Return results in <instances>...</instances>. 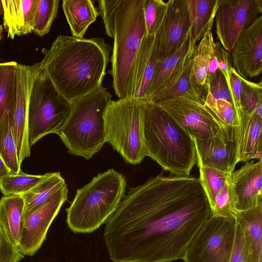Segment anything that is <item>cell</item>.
<instances>
[{
  "label": "cell",
  "mask_w": 262,
  "mask_h": 262,
  "mask_svg": "<svg viewBox=\"0 0 262 262\" xmlns=\"http://www.w3.org/2000/svg\"><path fill=\"white\" fill-rule=\"evenodd\" d=\"M199 178L161 173L130 188L105 223L113 262H173L211 215Z\"/></svg>",
  "instance_id": "cell-1"
},
{
  "label": "cell",
  "mask_w": 262,
  "mask_h": 262,
  "mask_svg": "<svg viewBox=\"0 0 262 262\" xmlns=\"http://www.w3.org/2000/svg\"><path fill=\"white\" fill-rule=\"evenodd\" d=\"M111 51L101 37L59 35L41 51V72L71 103L102 85Z\"/></svg>",
  "instance_id": "cell-2"
},
{
  "label": "cell",
  "mask_w": 262,
  "mask_h": 262,
  "mask_svg": "<svg viewBox=\"0 0 262 262\" xmlns=\"http://www.w3.org/2000/svg\"><path fill=\"white\" fill-rule=\"evenodd\" d=\"M106 35L114 39L110 72L119 99L128 97L134 60L146 34L144 0H99Z\"/></svg>",
  "instance_id": "cell-3"
},
{
  "label": "cell",
  "mask_w": 262,
  "mask_h": 262,
  "mask_svg": "<svg viewBox=\"0 0 262 262\" xmlns=\"http://www.w3.org/2000/svg\"><path fill=\"white\" fill-rule=\"evenodd\" d=\"M146 156L172 175L188 176L197 163L193 139L154 102L143 101Z\"/></svg>",
  "instance_id": "cell-4"
},
{
  "label": "cell",
  "mask_w": 262,
  "mask_h": 262,
  "mask_svg": "<svg viewBox=\"0 0 262 262\" xmlns=\"http://www.w3.org/2000/svg\"><path fill=\"white\" fill-rule=\"evenodd\" d=\"M126 181L112 168L77 190L66 209V222L74 233H90L105 223L125 195Z\"/></svg>",
  "instance_id": "cell-5"
},
{
  "label": "cell",
  "mask_w": 262,
  "mask_h": 262,
  "mask_svg": "<svg viewBox=\"0 0 262 262\" xmlns=\"http://www.w3.org/2000/svg\"><path fill=\"white\" fill-rule=\"evenodd\" d=\"M112 95L101 85L71 103L70 115L59 136L71 154L89 160L105 142L104 114Z\"/></svg>",
  "instance_id": "cell-6"
},
{
  "label": "cell",
  "mask_w": 262,
  "mask_h": 262,
  "mask_svg": "<svg viewBox=\"0 0 262 262\" xmlns=\"http://www.w3.org/2000/svg\"><path fill=\"white\" fill-rule=\"evenodd\" d=\"M105 142L128 163L146 157L143 133V101L127 97L111 100L104 114Z\"/></svg>",
  "instance_id": "cell-7"
},
{
  "label": "cell",
  "mask_w": 262,
  "mask_h": 262,
  "mask_svg": "<svg viewBox=\"0 0 262 262\" xmlns=\"http://www.w3.org/2000/svg\"><path fill=\"white\" fill-rule=\"evenodd\" d=\"M71 103L41 72L34 80L29 98L28 128L30 146L47 135H58L71 112Z\"/></svg>",
  "instance_id": "cell-8"
},
{
  "label": "cell",
  "mask_w": 262,
  "mask_h": 262,
  "mask_svg": "<svg viewBox=\"0 0 262 262\" xmlns=\"http://www.w3.org/2000/svg\"><path fill=\"white\" fill-rule=\"evenodd\" d=\"M235 219L211 215L190 242L184 262H229L234 243Z\"/></svg>",
  "instance_id": "cell-9"
},
{
  "label": "cell",
  "mask_w": 262,
  "mask_h": 262,
  "mask_svg": "<svg viewBox=\"0 0 262 262\" xmlns=\"http://www.w3.org/2000/svg\"><path fill=\"white\" fill-rule=\"evenodd\" d=\"M156 103L193 139H206L226 128L205 102L183 96Z\"/></svg>",
  "instance_id": "cell-10"
},
{
  "label": "cell",
  "mask_w": 262,
  "mask_h": 262,
  "mask_svg": "<svg viewBox=\"0 0 262 262\" xmlns=\"http://www.w3.org/2000/svg\"><path fill=\"white\" fill-rule=\"evenodd\" d=\"M261 13L262 0H220L214 20L222 47L230 53L242 32Z\"/></svg>",
  "instance_id": "cell-11"
},
{
  "label": "cell",
  "mask_w": 262,
  "mask_h": 262,
  "mask_svg": "<svg viewBox=\"0 0 262 262\" xmlns=\"http://www.w3.org/2000/svg\"><path fill=\"white\" fill-rule=\"evenodd\" d=\"M67 184L44 204L23 219L18 248L24 256H32L40 248L53 220L68 199Z\"/></svg>",
  "instance_id": "cell-12"
},
{
  "label": "cell",
  "mask_w": 262,
  "mask_h": 262,
  "mask_svg": "<svg viewBox=\"0 0 262 262\" xmlns=\"http://www.w3.org/2000/svg\"><path fill=\"white\" fill-rule=\"evenodd\" d=\"M40 72V62L30 66L17 64L16 96L12 123L20 164L31 154L28 128L29 102L33 82Z\"/></svg>",
  "instance_id": "cell-13"
},
{
  "label": "cell",
  "mask_w": 262,
  "mask_h": 262,
  "mask_svg": "<svg viewBox=\"0 0 262 262\" xmlns=\"http://www.w3.org/2000/svg\"><path fill=\"white\" fill-rule=\"evenodd\" d=\"M190 34L186 0H169L162 23L155 35L157 61L173 54Z\"/></svg>",
  "instance_id": "cell-14"
},
{
  "label": "cell",
  "mask_w": 262,
  "mask_h": 262,
  "mask_svg": "<svg viewBox=\"0 0 262 262\" xmlns=\"http://www.w3.org/2000/svg\"><path fill=\"white\" fill-rule=\"evenodd\" d=\"M235 127L222 129L206 139H193L197 164L232 173L238 163Z\"/></svg>",
  "instance_id": "cell-15"
},
{
  "label": "cell",
  "mask_w": 262,
  "mask_h": 262,
  "mask_svg": "<svg viewBox=\"0 0 262 262\" xmlns=\"http://www.w3.org/2000/svg\"><path fill=\"white\" fill-rule=\"evenodd\" d=\"M233 68L242 77L253 78L262 71V15L242 32L230 52Z\"/></svg>",
  "instance_id": "cell-16"
},
{
  "label": "cell",
  "mask_w": 262,
  "mask_h": 262,
  "mask_svg": "<svg viewBox=\"0 0 262 262\" xmlns=\"http://www.w3.org/2000/svg\"><path fill=\"white\" fill-rule=\"evenodd\" d=\"M237 211L262 205V160L248 161L231 174Z\"/></svg>",
  "instance_id": "cell-17"
},
{
  "label": "cell",
  "mask_w": 262,
  "mask_h": 262,
  "mask_svg": "<svg viewBox=\"0 0 262 262\" xmlns=\"http://www.w3.org/2000/svg\"><path fill=\"white\" fill-rule=\"evenodd\" d=\"M156 61L155 35L145 34L134 60L128 97L144 101L155 72Z\"/></svg>",
  "instance_id": "cell-18"
},
{
  "label": "cell",
  "mask_w": 262,
  "mask_h": 262,
  "mask_svg": "<svg viewBox=\"0 0 262 262\" xmlns=\"http://www.w3.org/2000/svg\"><path fill=\"white\" fill-rule=\"evenodd\" d=\"M262 118L241 113L235 127L238 162L262 160Z\"/></svg>",
  "instance_id": "cell-19"
},
{
  "label": "cell",
  "mask_w": 262,
  "mask_h": 262,
  "mask_svg": "<svg viewBox=\"0 0 262 262\" xmlns=\"http://www.w3.org/2000/svg\"><path fill=\"white\" fill-rule=\"evenodd\" d=\"M196 43L190 34L173 54L156 61L155 72L144 101L151 102L162 88L191 58Z\"/></svg>",
  "instance_id": "cell-20"
},
{
  "label": "cell",
  "mask_w": 262,
  "mask_h": 262,
  "mask_svg": "<svg viewBox=\"0 0 262 262\" xmlns=\"http://www.w3.org/2000/svg\"><path fill=\"white\" fill-rule=\"evenodd\" d=\"M4 26L7 37L13 39L31 33L37 0H2Z\"/></svg>",
  "instance_id": "cell-21"
},
{
  "label": "cell",
  "mask_w": 262,
  "mask_h": 262,
  "mask_svg": "<svg viewBox=\"0 0 262 262\" xmlns=\"http://www.w3.org/2000/svg\"><path fill=\"white\" fill-rule=\"evenodd\" d=\"M191 68L190 58L157 93L151 102H157L180 96L205 102L207 91L205 88L195 87L192 85Z\"/></svg>",
  "instance_id": "cell-22"
},
{
  "label": "cell",
  "mask_w": 262,
  "mask_h": 262,
  "mask_svg": "<svg viewBox=\"0 0 262 262\" xmlns=\"http://www.w3.org/2000/svg\"><path fill=\"white\" fill-rule=\"evenodd\" d=\"M62 8L72 36L84 38L89 27L99 15L91 0H63Z\"/></svg>",
  "instance_id": "cell-23"
},
{
  "label": "cell",
  "mask_w": 262,
  "mask_h": 262,
  "mask_svg": "<svg viewBox=\"0 0 262 262\" xmlns=\"http://www.w3.org/2000/svg\"><path fill=\"white\" fill-rule=\"evenodd\" d=\"M190 23V34L196 43L211 31L220 0H186Z\"/></svg>",
  "instance_id": "cell-24"
},
{
  "label": "cell",
  "mask_w": 262,
  "mask_h": 262,
  "mask_svg": "<svg viewBox=\"0 0 262 262\" xmlns=\"http://www.w3.org/2000/svg\"><path fill=\"white\" fill-rule=\"evenodd\" d=\"M235 222L241 227L255 262H262V205L237 211Z\"/></svg>",
  "instance_id": "cell-25"
},
{
  "label": "cell",
  "mask_w": 262,
  "mask_h": 262,
  "mask_svg": "<svg viewBox=\"0 0 262 262\" xmlns=\"http://www.w3.org/2000/svg\"><path fill=\"white\" fill-rule=\"evenodd\" d=\"M24 211L21 195L2 197L0 200V223L11 242L18 247Z\"/></svg>",
  "instance_id": "cell-26"
},
{
  "label": "cell",
  "mask_w": 262,
  "mask_h": 262,
  "mask_svg": "<svg viewBox=\"0 0 262 262\" xmlns=\"http://www.w3.org/2000/svg\"><path fill=\"white\" fill-rule=\"evenodd\" d=\"M66 185L59 172H51L47 178L21 196L24 201V217L44 204L54 194Z\"/></svg>",
  "instance_id": "cell-27"
},
{
  "label": "cell",
  "mask_w": 262,
  "mask_h": 262,
  "mask_svg": "<svg viewBox=\"0 0 262 262\" xmlns=\"http://www.w3.org/2000/svg\"><path fill=\"white\" fill-rule=\"evenodd\" d=\"M215 42L211 31H207L195 46L191 58V83L193 86L205 88L207 71Z\"/></svg>",
  "instance_id": "cell-28"
},
{
  "label": "cell",
  "mask_w": 262,
  "mask_h": 262,
  "mask_svg": "<svg viewBox=\"0 0 262 262\" xmlns=\"http://www.w3.org/2000/svg\"><path fill=\"white\" fill-rule=\"evenodd\" d=\"M17 63L14 61L0 62V123L7 114L13 113Z\"/></svg>",
  "instance_id": "cell-29"
},
{
  "label": "cell",
  "mask_w": 262,
  "mask_h": 262,
  "mask_svg": "<svg viewBox=\"0 0 262 262\" xmlns=\"http://www.w3.org/2000/svg\"><path fill=\"white\" fill-rule=\"evenodd\" d=\"M12 113L7 114L0 123V157L10 174H18L21 170L17 152L12 118Z\"/></svg>",
  "instance_id": "cell-30"
},
{
  "label": "cell",
  "mask_w": 262,
  "mask_h": 262,
  "mask_svg": "<svg viewBox=\"0 0 262 262\" xmlns=\"http://www.w3.org/2000/svg\"><path fill=\"white\" fill-rule=\"evenodd\" d=\"M50 173L34 175L21 171L18 174H8L1 179L0 190L4 196L21 195L49 177Z\"/></svg>",
  "instance_id": "cell-31"
},
{
  "label": "cell",
  "mask_w": 262,
  "mask_h": 262,
  "mask_svg": "<svg viewBox=\"0 0 262 262\" xmlns=\"http://www.w3.org/2000/svg\"><path fill=\"white\" fill-rule=\"evenodd\" d=\"M239 78L241 83V113L247 115L255 114L262 118L261 81L255 83L241 76Z\"/></svg>",
  "instance_id": "cell-32"
},
{
  "label": "cell",
  "mask_w": 262,
  "mask_h": 262,
  "mask_svg": "<svg viewBox=\"0 0 262 262\" xmlns=\"http://www.w3.org/2000/svg\"><path fill=\"white\" fill-rule=\"evenodd\" d=\"M59 0H37L32 31L42 36L48 34L56 17Z\"/></svg>",
  "instance_id": "cell-33"
},
{
  "label": "cell",
  "mask_w": 262,
  "mask_h": 262,
  "mask_svg": "<svg viewBox=\"0 0 262 262\" xmlns=\"http://www.w3.org/2000/svg\"><path fill=\"white\" fill-rule=\"evenodd\" d=\"M236 198L230 177L216 194L210 207L211 215L235 219Z\"/></svg>",
  "instance_id": "cell-34"
},
{
  "label": "cell",
  "mask_w": 262,
  "mask_h": 262,
  "mask_svg": "<svg viewBox=\"0 0 262 262\" xmlns=\"http://www.w3.org/2000/svg\"><path fill=\"white\" fill-rule=\"evenodd\" d=\"M199 168V180L207 195L210 207L213 204L215 197L231 173L201 165Z\"/></svg>",
  "instance_id": "cell-35"
},
{
  "label": "cell",
  "mask_w": 262,
  "mask_h": 262,
  "mask_svg": "<svg viewBox=\"0 0 262 262\" xmlns=\"http://www.w3.org/2000/svg\"><path fill=\"white\" fill-rule=\"evenodd\" d=\"M167 7L168 1L144 0L143 15L146 35H156L162 23Z\"/></svg>",
  "instance_id": "cell-36"
},
{
  "label": "cell",
  "mask_w": 262,
  "mask_h": 262,
  "mask_svg": "<svg viewBox=\"0 0 262 262\" xmlns=\"http://www.w3.org/2000/svg\"><path fill=\"white\" fill-rule=\"evenodd\" d=\"M204 104L210 109L226 127L239 125V118L234 105L224 99H216L207 94Z\"/></svg>",
  "instance_id": "cell-37"
},
{
  "label": "cell",
  "mask_w": 262,
  "mask_h": 262,
  "mask_svg": "<svg viewBox=\"0 0 262 262\" xmlns=\"http://www.w3.org/2000/svg\"><path fill=\"white\" fill-rule=\"evenodd\" d=\"M229 262H255L243 231L236 223L234 243Z\"/></svg>",
  "instance_id": "cell-38"
},
{
  "label": "cell",
  "mask_w": 262,
  "mask_h": 262,
  "mask_svg": "<svg viewBox=\"0 0 262 262\" xmlns=\"http://www.w3.org/2000/svg\"><path fill=\"white\" fill-rule=\"evenodd\" d=\"M207 91L214 98L226 100L233 105L230 85L224 75L219 69L209 81Z\"/></svg>",
  "instance_id": "cell-39"
},
{
  "label": "cell",
  "mask_w": 262,
  "mask_h": 262,
  "mask_svg": "<svg viewBox=\"0 0 262 262\" xmlns=\"http://www.w3.org/2000/svg\"><path fill=\"white\" fill-rule=\"evenodd\" d=\"M25 256L9 239L0 223V262H20Z\"/></svg>",
  "instance_id": "cell-40"
},
{
  "label": "cell",
  "mask_w": 262,
  "mask_h": 262,
  "mask_svg": "<svg viewBox=\"0 0 262 262\" xmlns=\"http://www.w3.org/2000/svg\"><path fill=\"white\" fill-rule=\"evenodd\" d=\"M214 51L217 61L218 69L222 72L230 85V74L233 67L230 52L225 50L218 41L214 43Z\"/></svg>",
  "instance_id": "cell-41"
},
{
  "label": "cell",
  "mask_w": 262,
  "mask_h": 262,
  "mask_svg": "<svg viewBox=\"0 0 262 262\" xmlns=\"http://www.w3.org/2000/svg\"><path fill=\"white\" fill-rule=\"evenodd\" d=\"M239 75L232 67L230 74V86L233 105L238 116L242 112L241 103V83Z\"/></svg>",
  "instance_id": "cell-42"
},
{
  "label": "cell",
  "mask_w": 262,
  "mask_h": 262,
  "mask_svg": "<svg viewBox=\"0 0 262 262\" xmlns=\"http://www.w3.org/2000/svg\"><path fill=\"white\" fill-rule=\"evenodd\" d=\"M8 174H10L9 169L0 157V181L3 177Z\"/></svg>",
  "instance_id": "cell-43"
},
{
  "label": "cell",
  "mask_w": 262,
  "mask_h": 262,
  "mask_svg": "<svg viewBox=\"0 0 262 262\" xmlns=\"http://www.w3.org/2000/svg\"><path fill=\"white\" fill-rule=\"evenodd\" d=\"M0 14L4 15V7L2 0H0Z\"/></svg>",
  "instance_id": "cell-44"
},
{
  "label": "cell",
  "mask_w": 262,
  "mask_h": 262,
  "mask_svg": "<svg viewBox=\"0 0 262 262\" xmlns=\"http://www.w3.org/2000/svg\"><path fill=\"white\" fill-rule=\"evenodd\" d=\"M3 27L0 24V45H1V39H2V32H3Z\"/></svg>",
  "instance_id": "cell-45"
}]
</instances>
